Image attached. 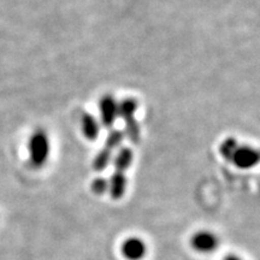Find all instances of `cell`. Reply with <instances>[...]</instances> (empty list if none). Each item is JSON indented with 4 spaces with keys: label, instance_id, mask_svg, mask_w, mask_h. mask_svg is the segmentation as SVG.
Segmentation results:
<instances>
[{
    "label": "cell",
    "instance_id": "1",
    "mask_svg": "<svg viewBox=\"0 0 260 260\" xmlns=\"http://www.w3.org/2000/svg\"><path fill=\"white\" fill-rule=\"evenodd\" d=\"M29 161L34 168H42L50 158L51 142L44 129H38L28 140Z\"/></svg>",
    "mask_w": 260,
    "mask_h": 260
},
{
    "label": "cell",
    "instance_id": "2",
    "mask_svg": "<svg viewBox=\"0 0 260 260\" xmlns=\"http://www.w3.org/2000/svg\"><path fill=\"white\" fill-rule=\"evenodd\" d=\"M100 121L104 128H112L116 119L118 118V102L110 94L104 95L99 102Z\"/></svg>",
    "mask_w": 260,
    "mask_h": 260
},
{
    "label": "cell",
    "instance_id": "3",
    "mask_svg": "<svg viewBox=\"0 0 260 260\" xmlns=\"http://www.w3.org/2000/svg\"><path fill=\"white\" fill-rule=\"evenodd\" d=\"M219 245V240L216 234L209 230H200L195 233L190 239V246L194 251L199 253H211L214 252Z\"/></svg>",
    "mask_w": 260,
    "mask_h": 260
},
{
    "label": "cell",
    "instance_id": "4",
    "mask_svg": "<svg viewBox=\"0 0 260 260\" xmlns=\"http://www.w3.org/2000/svg\"><path fill=\"white\" fill-rule=\"evenodd\" d=\"M259 161V153L255 148L251 147V146L240 145L235 153L232 157V160L234 165L240 169H251L255 167Z\"/></svg>",
    "mask_w": 260,
    "mask_h": 260
},
{
    "label": "cell",
    "instance_id": "5",
    "mask_svg": "<svg viewBox=\"0 0 260 260\" xmlns=\"http://www.w3.org/2000/svg\"><path fill=\"white\" fill-rule=\"evenodd\" d=\"M121 253L126 260H141L147 253V246L142 239L132 236L123 241Z\"/></svg>",
    "mask_w": 260,
    "mask_h": 260
},
{
    "label": "cell",
    "instance_id": "6",
    "mask_svg": "<svg viewBox=\"0 0 260 260\" xmlns=\"http://www.w3.org/2000/svg\"><path fill=\"white\" fill-rule=\"evenodd\" d=\"M128 178L125 172L115 171L109 180V194L113 200H118L125 194Z\"/></svg>",
    "mask_w": 260,
    "mask_h": 260
},
{
    "label": "cell",
    "instance_id": "7",
    "mask_svg": "<svg viewBox=\"0 0 260 260\" xmlns=\"http://www.w3.org/2000/svg\"><path fill=\"white\" fill-rule=\"evenodd\" d=\"M81 130H82L84 139L88 141H94L99 138L100 124L92 113H83L81 118Z\"/></svg>",
    "mask_w": 260,
    "mask_h": 260
},
{
    "label": "cell",
    "instance_id": "8",
    "mask_svg": "<svg viewBox=\"0 0 260 260\" xmlns=\"http://www.w3.org/2000/svg\"><path fill=\"white\" fill-rule=\"evenodd\" d=\"M134 153L130 147H122L117 152L116 157L113 158V165H115V171L126 172V170L132 167Z\"/></svg>",
    "mask_w": 260,
    "mask_h": 260
},
{
    "label": "cell",
    "instance_id": "9",
    "mask_svg": "<svg viewBox=\"0 0 260 260\" xmlns=\"http://www.w3.org/2000/svg\"><path fill=\"white\" fill-rule=\"evenodd\" d=\"M112 157H113V151L104 146V147L95 154V157L93 158V161H92L93 169L98 172L104 171L107 167H109L110 162H111Z\"/></svg>",
    "mask_w": 260,
    "mask_h": 260
},
{
    "label": "cell",
    "instance_id": "10",
    "mask_svg": "<svg viewBox=\"0 0 260 260\" xmlns=\"http://www.w3.org/2000/svg\"><path fill=\"white\" fill-rule=\"evenodd\" d=\"M138 102L134 98H125L118 103V117H121L123 121L133 118L138 111Z\"/></svg>",
    "mask_w": 260,
    "mask_h": 260
},
{
    "label": "cell",
    "instance_id": "11",
    "mask_svg": "<svg viewBox=\"0 0 260 260\" xmlns=\"http://www.w3.org/2000/svg\"><path fill=\"white\" fill-rule=\"evenodd\" d=\"M125 132L123 133L124 136H126L130 141L134 145H138L140 141V136H141V129H140V124L136 119V117H133V118L125 119Z\"/></svg>",
    "mask_w": 260,
    "mask_h": 260
},
{
    "label": "cell",
    "instance_id": "12",
    "mask_svg": "<svg viewBox=\"0 0 260 260\" xmlns=\"http://www.w3.org/2000/svg\"><path fill=\"white\" fill-rule=\"evenodd\" d=\"M240 144L237 142L236 139L234 138H228L224 140V141L219 146V153L222 157L225 159V160L230 161L232 160V157L235 153V151L239 147Z\"/></svg>",
    "mask_w": 260,
    "mask_h": 260
},
{
    "label": "cell",
    "instance_id": "13",
    "mask_svg": "<svg viewBox=\"0 0 260 260\" xmlns=\"http://www.w3.org/2000/svg\"><path fill=\"white\" fill-rule=\"evenodd\" d=\"M123 139H124V134H123L122 130L113 129L109 133V135H107L104 146L107 148H110L111 151H115L116 148H118L119 146H121Z\"/></svg>",
    "mask_w": 260,
    "mask_h": 260
},
{
    "label": "cell",
    "instance_id": "14",
    "mask_svg": "<svg viewBox=\"0 0 260 260\" xmlns=\"http://www.w3.org/2000/svg\"><path fill=\"white\" fill-rule=\"evenodd\" d=\"M93 193L96 195H103L109 193V181L104 177H95L90 184Z\"/></svg>",
    "mask_w": 260,
    "mask_h": 260
},
{
    "label": "cell",
    "instance_id": "15",
    "mask_svg": "<svg viewBox=\"0 0 260 260\" xmlns=\"http://www.w3.org/2000/svg\"><path fill=\"white\" fill-rule=\"evenodd\" d=\"M224 260H242L240 256H237L236 254H228Z\"/></svg>",
    "mask_w": 260,
    "mask_h": 260
}]
</instances>
